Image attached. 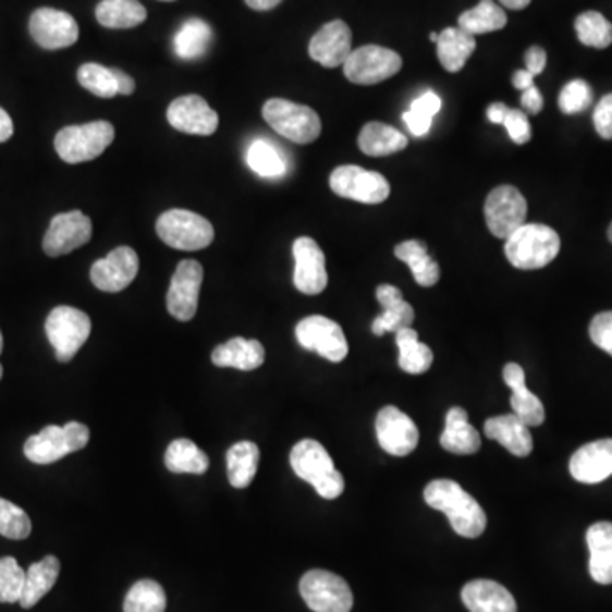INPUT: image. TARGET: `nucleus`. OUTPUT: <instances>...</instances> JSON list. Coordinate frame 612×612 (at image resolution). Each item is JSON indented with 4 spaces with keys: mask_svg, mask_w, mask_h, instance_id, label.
I'll return each mask as SVG.
<instances>
[{
    "mask_svg": "<svg viewBox=\"0 0 612 612\" xmlns=\"http://www.w3.org/2000/svg\"><path fill=\"white\" fill-rule=\"evenodd\" d=\"M29 33L45 50H62L77 44L78 39L77 21L69 12L51 8L33 12Z\"/></svg>",
    "mask_w": 612,
    "mask_h": 612,
    "instance_id": "18",
    "label": "nucleus"
},
{
    "mask_svg": "<svg viewBox=\"0 0 612 612\" xmlns=\"http://www.w3.org/2000/svg\"><path fill=\"white\" fill-rule=\"evenodd\" d=\"M441 97L432 90H427L412 102L407 113H403V121L407 124L412 135L426 136L429 133L432 118L441 111Z\"/></svg>",
    "mask_w": 612,
    "mask_h": 612,
    "instance_id": "42",
    "label": "nucleus"
},
{
    "mask_svg": "<svg viewBox=\"0 0 612 612\" xmlns=\"http://www.w3.org/2000/svg\"><path fill=\"white\" fill-rule=\"evenodd\" d=\"M163 2H172V0H163Z\"/></svg>",
    "mask_w": 612,
    "mask_h": 612,
    "instance_id": "62",
    "label": "nucleus"
},
{
    "mask_svg": "<svg viewBox=\"0 0 612 612\" xmlns=\"http://www.w3.org/2000/svg\"><path fill=\"white\" fill-rule=\"evenodd\" d=\"M608 236H609V241H611V244H612V223H611V227H609Z\"/></svg>",
    "mask_w": 612,
    "mask_h": 612,
    "instance_id": "61",
    "label": "nucleus"
},
{
    "mask_svg": "<svg viewBox=\"0 0 612 612\" xmlns=\"http://www.w3.org/2000/svg\"><path fill=\"white\" fill-rule=\"evenodd\" d=\"M527 203L514 186H499L487 196L485 221L497 238H509L526 223Z\"/></svg>",
    "mask_w": 612,
    "mask_h": 612,
    "instance_id": "13",
    "label": "nucleus"
},
{
    "mask_svg": "<svg viewBox=\"0 0 612 612\" xmlns=\"http://www.w3.org/2000/svg\"><path fill=\"white\" fill-rule=\"evenodd\" d=\"M438 33H430V41H432V44H438Z\"/></svg>",
    "mask_w": 612,
    "mask_h": 612,
    "instance_id": "60",
    "label": "nucleus"
},
{
    "mask_svg": "<svg viewBox=\"0 0 612 612\" xmlns=\"http://www.w3.org/2000/svg\"><path fill=\"white\" fill-rule=\"evenodd\" d=\"M395 256L407 264L415 283L424 287L434 286L441 278L439 264L427 253V245L420 241H407L396 245Z\"/></svg>",
    "mask_w": 612,
    "mask_h": 612,
    "instance_id": "32",
    "label": "nucleus"
},
{
    "mask_svg": "<svg viewBox=\"0 0 612 612\" xmlns=\"http://www.w3.org/2000/svg\"><path fill=\"white\" fill-rule=\"evenodd\" d=\"M266 123L293 144L308 145L322 133V121L308 106L286 99H269L262 108Z\"/></svg>",
    "mask_w": 612,
    "mask_h": 612,
    "instance_id": "6",
    "label": "nucleus"
},
{
    "mask_svg": "<svg viewBox=\"0 0 612 612\" xmlns=\"http://www.w3.org/2000/svg\"><path fill=\"white\" fill-rule=\"evenodd\" d=\"M499 2L504 8L512 9V11H523L527 5L531 4V0H499Z\"/></svg>",
    "mask_w": 612,
    "mask_h": 612,
    "instance_id": "58",
    "label": "nucleus"
},
{
    "mask_svg": "<svg viewBox=\"0 0 612 612\" xmlns=\"http://www.w3.org/2000/svg\"><path fill=\"white\" fill-rule=\"evenodd\" d=\"M140 268L138 254L132 247L114 248L113 253L94 262L90 281L97 290L106 293H120L135 281Z\"/></svg>",
    "mask_w": 612,
    "mask_h": 612,
    "instance_id": "16",
    "label": "nucleus"
},
{
    "mask_svg": "<svg viewBox=\"0 0 612 612\" xmlns=\"http://www.w3.org/2000/svg\"><path fill=\"white\" fill-rule=\"evenodd\" d=\"M521 105H523V111L526 114L535 117V114L541 113L544 101H542L538 87L533 86L531 89L524 90L523 97H521Z\"/></svg>",
    "mask_w": 612,
    "mask_h": 612,
    "instance_id": "52",
    "label": "nucleus"
},
{
    "mask_svg": "<svg viewBox=\"0 0 612 612\" xmlns=\"http://www.w3.org/2000/svg\"><path fill=\"white\" fill-rule=\"evenodd\" d=\"M211 360L218 368H235L241 371H254L260 368L266 360V350L259 341H248L244 338H235L218 345L211 354Z\"/></svg>",
    "mask_w": 612,
    "mask_h": 612,
    "instance_id": "26",
    "label": "nucleus"
},
{
    "mask_svg": "<svg viewBox=\"0 0 612 612\" xmlns=\"http://www.w3.org/2000/svg\"><path fill=\"white\" fill-rule=\"evenodd\" d=\"M512 86L516 87L517 90H527L531 89L535 86V75L531 72H527L526 69L524 71H517L512 77Z\"/></svg>",
    "mask_w": 612,
    "mask_h": 612,
    "instance_id": "54",
    "label": "nucleus"
},
{
    "mask_svg": "<svg viewBox=\"0 0 612 612\" xmlns=\"http://www.w3.org/2000/svg\"><path fill=\"white\" fill-rule=\"evenodd\" d=\"M78 84L94 96L111 99L118 96L114 69L99 65V63H84L77 72Z\"/></svg>",
    "mask_w": 612,
    "mask_h": 612,
    "instance_id": "43",
    "label": "nucleus"
},
{
    "mask_svg": "<svg viewBox=\"0 0 612 612\" xmlns=\"http://www.w3.org/2000/svg\"><path fill=\"white\" fill-rule=\"evenodd\" d=\"M441 446L453 454H475L481 446L480 434L468 423V414L462 407L450 408L446 427L442 430Z\"/></svg>",
    "mask_w": 612,
    "mask_h": 612,
    "instance_id": "28",
    "label": "nucleus"
},
{
    "mask_svg": "<svg viewBox=\"0 0 612 612\" xmlns=\"http://www.w3.org/2000/svg\"><path fill=\"white\" fill-rule=\"evenodd\" d=\"M311 60L326 66L338 69L344 66L345 60L353 53V33L344 21L338 20L327 23L318 29L308 47Z\"/></svg>",
    "mask_w": 612,
    "mask_h": 612,
    "instance_id": "21",
    "label": "nucleus"
},
{
    "mask_svg": "<svg viewBox=\"0 0 612 612\" xmlns=\"http://www.w3.org/2000/svg\"><path fill=\"white\" fill-rule=\"evenodd\" d=\"M402 57L390 48L366 45L357 48L345 60L344 74L357 86H375L399 74Z\"/></svg>",
    "mask_w": 612,
    "mask_h": 612,
    "instance_id": "10",
    "label": "nucleus"
},
{
    "mask_svg": "<svg viewBox=\"0 0 612 612\" xmlns=\"http://www.w3.org/2000/svg\"><path fill=\"white\" fill-rule=\"evenodd\" d=\"M114 142V126L108 121L65 126L54 136V150L66 163L89 162Z\"/></svg>",
    "mask_w": 612,
    "mask_h": 612,
    "instance_id": "4",
    "label": "nucleus"
},
{
    "mask_svg": "<svg viewBox=\"0 0 612 612\" xmlns=\"http://www.w3.org/2000/svg\"><path fill=\"white\" fill-rule=\"evenodd\" d=\"M360 151L369 157H387L407 148V136L390 124L371 121L365 124L357 138Z\"/></svg>",
    "mask_w": 612,
    "mask_h": 612,
    "instance_id": "30",
    "label": "nucleus"
},
{
    "mask_svg": "<svg viewBox=\"0 0 612 612\" xmlns=\"http://www.w3.org/2000/svg\"><path fill=\"white\" fill-rule=\"evenodd\" d=\"M290 463L296 477L310 484L322 499H338L344 492V477L320 442L314 439L299 441L291 450Z\"/></svg>",
    "mask_w": 612,
    "mask_h": 612,
    "instance_id": "2",
    "label": "nucleus"
},
{
    "mask_svg": "<svg viewBox=\"0 0 612 612\" xmlns=\"http://www.w3.org/2000/svg\"><path fill=\"white\" fill-rule=\"evenodd\" d=\"M60 560L57 556H47L41 562L33 563L26 572L23 597L20 604L24 609H32L38 604L59 580Z\"/></svg>",
    "mask_w": 612,
    "mask_h": 612,
    "instance_id": "31",
    "label": "nucleus"
},
{
    "mask_svg": "<svg viewBox=\"0 0 612 612\" xmlns=\"http://www.w3.org/2000/svg\"><path fill=\"white\" fill-rule=\"evenodd\" d=\"M504 381L512 390L511 405L514 415H517L527 427L541 426L547 419V412L541 400L527 390L524 369L516 363H509L504 368Z\"/></svg>",
    "mask_w": 612,
    "mask_h": 612,
    "instance_id": "23",
    "label": "nucleus"
},
{
    "mask_svg": "<svg viewBox=\"0 0 612 612\" xmlns=\"http://www.w3.org/2000/svg\"><path fill=\"white\" fill-rule=\"evenodd\" d=\"M505 26H507V14L493 0H481L477 8L463 12L457 20V27H462L463 32L472 36L499 32Z\"/></svg>",
    "mask_w": 612,
    "mask_h": 612,
    "instance_id": "38",
    "label": "nucleus"
},
{
    "mask_svg": "<svg viewBox=\"0 0 612 612\" xmlns=\"http://www.w3.org/2000/svg\"><path fill=\"white\" fill-rule=\"evenodd\" d=\"M213 32L210 24L203 20H189L181 26L174 36V51L179 59L198 60L210 48Z\"/></svg>",
    "mask_w": 612,
    "mask_h": 612,
    "instance_id": "36",
    "label": "nucleus"
},
{
    "mask_svg": "<svg viewBox=\"0 0 612 612\" xmlns=\"http://www.w3.org/2000/svg\"><path fill=\"white\" fill-rule=\"evenodd\" d=\"M203 280L205 271L198 260H183L175 269L167 291V310L179 322H189L198 311Z\"/></svg>",
    "mask_w": 612,
    "mask_h": 612,
    "instance_id": "14",
    "label": "nucleus"
},
{
    "mask_svg": "<svg viewBox=\"0 0 612 612\" xmlns=\"http://www.w3.org/2000/svg\"><path fill=\"white\" fill-rule=\"evenodd\" d=\"M89 427L81 423L48 426L32 436L24 444V454L35 465H51L69 454L77 453L89 444Z\"/></svg>",
    "mask_w": 612,
    "mask_h": 612,
    "instance_id": "5",
    "label": "nucleus"
},
{
    "mask_svg": "<svg viewBox=\"0 0 612 612\" xmlns=\"http://www.w3.org/2000/svg\"><path fill=\"white\" fill-rule=\"evenodd\" d=\"M157 235L163 244L178 250H203L210 247L215 229L205 217L187 210H169L157 220Z\"/></svg>",
    "mask_w": 612,
    "mask_h": 612,
    "instance_id": "8",
    "label": "nucleus"
},
{
    "mask_svg": "<svg viewBox=\"0 0 612 612\" xmlns=\"http://www.w3.org/2000/svg\"><path fill=\"white\" fill-rule=\"evenodd\" d=\"M245 2L254 11H271V9L278 8L283 0H245Z\"/></svg>",
    "mask_w": 612,
    "mask_h": 612,
    "instance_id": "57",
    "label": "nucleus"
},
{
    "mask_svg": "<svg viewBox=\"0 0 612 612\" xmlns=\"http://www.w3.org/2000/svg\"><path fill=\"white\" fill-rule=\"evenodd\" d=\"M26 572L12 556L0 559V602L14 604L23 597Z\"/></svg>",
    "mask_w": 612,
    "mask_h": 612,
    "instance_id": "45",
    "label": "nucleus"
},
{
    "mask_svg": "<svg viewBox=\"0 0 612 612\" xmlns=\"http://www.w3.org/2000/svg\"><path fill=\"white\" fill-rule=\"evenodd\" d=\"M167 121L172 128L186 135L210 136L220 124L217 111L196 94L181 96L167 109Z\"/></svg>",
    "mask_w": 612,
    "mask_h": 612,
    "instance_id": "17",
    "label": "nucleus"
},
{
    "mask_svg": "<svg viewBox=\"0 0 612 612\" xmlns=\"http://www.w3.org/2000/svg\"><path fill=\"white\" fill-rule=\"evenodd\" d=\"M547 51L542 50L541 47H531L524 54V62H526V71L531 72L533 75H539L544 72V66H547Z\"/></svg>",
    "mask_w": 612,
    "mask_h": 612,
    "instance_id": "51",
    "label": "nucleus"
},
{
    "mask_svg": "<svg viewBox=\"0 0 612 612\" xmlns=\"http://www.w3.org/2000/svg\"><path fill=\"white\" fill-rule=\"evenodd\" d=\"M114 77H117L118 94H121V96H130V94L135 93V81H133L126 72L114 69Z\"/></svg>",
    "mask_w": 612,
    "mask_h": 612,
    "instance_id": "53",
    "label": "nucleus"
},
{
    "mask_svg": "<svg viewBox=\"0 0 612 612\" xmlns=\"http://www.w3.org/2000/svg\"><path fill=\"white\" fill-rule=\"evenodd\" d=\"M303 601L314 612H351L354 596L347 582L327 570H310L299 580Z\"/></svg>",
    "mask_w": 612,
    "mask_h": 612,
    "instance_id": "9",
    "label": "nucleus"
},
{
    "mask_svg": "<svg viewBox=\"0 0 612 612\" xmlns=\"http://www.w3.org/2000/svg\"><path fill=\"white\" fill-rule=\"evenodd\" d=\"M570 473L580 484L593 485L612 475V439L582 446L570 460Z\"/></svg>",
    "mask_w": 612,
    "mask_h": 612,
    "instance_id": "22",
    "label": "nucleus"
},
{
    "mask_svg": "<svg viewBox=\"0 0 612 612\" xmlns=\"http://www.w3.org/2000/svg\"><path fill=\"white\" fill-rule=\"evenodd\" d=\"M462 601L469 612H517L514 596L504 586L485 578L468 582L463 587Z\"/></svg>",
    "mask_w": 612,
    "mask_h": 612,
    "instance_id": "24",
    "label": "nucleus"
},
{
    "mask_svg": "<svg viewBox=\"0 0 612 612\" xmlns=\"http://www.w3.org/2000/svg\"><path fill=\"white\" fill-rule=\"evenodd\" d=\"M295 256L296 290L303 295H320L329 284V274L326 268V254L310 236H299L293 244Z\"/></svg>",
    "mask_w": 612,
    "mask_h": 612,
    "instance_id": "19",
    "label": "nucleus"
},
{
    "mask_svg": "<svg viewBox=\"0 0 612 612\" xmlns=\"http://www.w3.org/2000/svg\"><path fill=\"white\" fill-rule=\"evenodd\" d=\"M593 126L604 140H612V94L602 97L593 111Z\"/></svg>",
    "mask_w": 612,
    "mask_h": 612,
    "instance_id": "50",
    "label": "nucleus"
},
{
    "mask_svg": "<svg viewBox=\"0 0 612 612\" xmlns=\"http://www.w3.org/2000/svg\"><path fill=\"white\" fill-rule=\"evenodd\" d=\"M93 238V221L82 211H69L53 217L44 238L48 257H62L84 247Z\"/></svg>",
    "mask_w": 612,
    "mask_h": 612,
    "instance_id": "15",
    "label": "nucleus"
},
{
    "mask_svg": "<svg viewBox=\"0 0 612 612\" xmlns=\"http://www.w3.org/2000/svg\"><path fill=\"white\" fill-rule=\"evenodd\" d=\"M575 32L582 45L604 50L612 45V24L602 16L601 12H582L575 21Z\"/></svg>",
    "mask_w": 612,
    "mask_h": 612,
    "instance_id": "40",
    "label": "nucleus"
},
{
    "mask_svg": "<svg viewBox=\"0 0 612 612\" xmlns=\"http://www.w3.org/2000/svg\"><path fill=\"white\" fill-rule=\"evenodd\" d=\"M32 519L23 509L9 500L0 499V535L21 541L32 535Z\"/></svg>",
    "mask_w": 612,
    "mask_h": 612,
    "instance_id": "46",
    "label": "nucleus"
},
{
    "mask_svg": "<svg viewBox=\"0 0 612 612\" xmlns=\"http://www.w3.org/2000/svg\"><path fill=\"white\" fill-rule=\"evenodd\" d=\"M166 466L178 475H205L210 457L189 439H175L167 448Z\"/></svg>",
    "mask_w": 612,
    "mask_h": 612,
    "instance_id": "35",
    "label": "nucleus"
},
{
    "mask_svg": "<svg viewBox=\"0 0 612 612\" xmlns=\"http://www.w3.org/2000/svg\"><path fill=\"white\" fill-rule=\"evenodd\" d=\"M504 126L514 144L526 145L527 142L531 140V123H529V118H527L523 109H509Z\"/></svg>",
    "mask_w": 612,
    "mask_h": 612,
    "instance_id": "48",
    "label": "nucleus"
},
{
    "mask_svg": "<svg viewBox=\"0 0 612 612\" xmlns=\"http://www.w3.org/2000/svg\"><path fill=\"white\" fill-rule=\"evenodd\" d=\"M438 59L451 74L463 71L473 51L477 50L475 36L463 32L462 27H446L439 33Z\"/></svg>",
    "mask_w": 612,
    "mask_h": 612,
    "instance_id": "29",
    "label": "nucleus"
},
{
    "mask_svg": "<svg viewBox=\"0 0 612 612\" xmlns=\"http://www.w3.org/2000/svg\"><path fill=\"white\" fill-rule=\"evenodd\" d=\"M589 333L593 344L612 356V311L596 315L590 322Z\"/></svg>",
    "mask_w": 612,
    "mask_h": 612,
    "instance_id": "49",
    "label": "nucleus"
},
{
    "mask_svg": "<svg viewBox=\"0 0 612 612\" xmlns=\"http://www.w3.org/2000/svg\"><path fill=\"white\" fill-rule=\"evenodd\" d=\"M45 330L57 359L60 363H71L89 339L93 323L89 315L74 306H57L48 315Z\"/></svg>",
    "mask_w": 612,
    "mask_h": 612,
    "instance_id": "7",
    "label": "nucleus"
},
{
    "mask_svg": "<svg viewBox=\"0 0 612 612\" xmlns=\"http://www.w3.org/2000/svg\"><path fill=\"white\" fill-rule=\"evenodd\" d=\"M414 320V308L405 299L400 298L383 305V314L372 320L371 330L375 335L381 338L388 332L396 333L400 330L408 329Z\"/></svg>",
    "mask_w": 612,
    "mask_h": 612,
    "instance_id": "44",
    "label": "nucleus"
},
{
    "mask_svg": "<svg viewBox=\"0 0 612 612\" xmlns=\"http://www.w3.org/2000/svg\"><path fill=\"white\" fill-rule=\"evenodd\" d=\"M424 499L429 507L446 514L456 535L468 539L480 538L484 535L487 514L457 481L446 478L430 481L424 490Z\"/></svg>",
    "mask_w": 612,
    "mask_h": 612,
    "instance_id": "1",
    "label": "nucleus"
},
{
    "mask_svg": "<svg viewBox=\"0 0 612 612\" xmlns=\"http://www.w3.org/2000/svg\"><path fill=\"white\" fill-rule=\"evenodd\" d=\"M2 347H4V339H2V332H0V354H2ZM2 375H4V369L0 365V380H2Z\"/></svg>",
    "mask_w": 612,
    "mask_h": 612,
    "instance_id": "59",
    "label": "nucleus"
},
{
    "mask_svg": "<svg viewBox=\"0 0 612 612\" xmlns=\"http://www.w3.org/2000/svg\"><path fill=\"white\" fill-rule=\"evenodd\" d=\"M330 189L341 198L363 205H380L390 196V183L380 172L366 171L363 167L341 166L330 174Z\"/></svg>",
    "mask_w": 612,
    "mask_h": 612,
    "instance_id": "11",
    "label": "nucleus"
},
{
    "mask_svg": "<svg viewBox=\"0 0 612 612\" xmlns=\"http://www.w3.org/2000/svg\"><path fill=\"white\" fill-rule=\"evenodd\" d=\"M167 597L159 582H136L124 597V612H166Z\"/></svg>",
    "mask_w": 612,
    "mask_h": 612,
    "instance_id": "39",
    "label": "nucleus"
},
{
    "mask_svg": "<svg viewBox=\"0 0 612 612\" xmlns=\"http://www.w3.org/2000/svg\"><path fill=\"white\" fill-rule=\"evenodd\" d=\"M96 17L97 23L109 29H130L147 20V9L138 0H101Z\"/></svg>",
    "mask_w": 612,
    "mask_h": 612,
    "instance_id": "33",
    "label": "nucleus"
},
{
    "mask_svg": "<svg viewBox=\"0 0 612 612\" xmlns=\"http://www.w3.org/2000/svg\"><path fill=\"white\" fill-rule=\"evenodd\" d=\"M377 436L380 446L392 456H407L419 444V429L414 420L393 405L378 412Z\"/></svg>",
    "mask_w": 612,
    "mask_h": 612,
    "instance_id": "20",
    "label": "nucleus"
},
{
    "mask_svg": "<svg viewBox=\"0 0 612 612\" xmlns=\"http://www.w3.org/2000/svg\"><path fill=\"white\" fill-rule=\"evenodd\" d=\"M485 436L500 442L509 453L526 457L533 451L531 430L514 414L499 415L485 423Z\"/></svg>",
    "mask_w": 612,
    "mask_h": 612,
    "instance_id": "25",
    "label": "nucleus"
},
{
    "mask_svg": "<svg viewBox=\"0 0 612 612\" xmlns=\"http://www.w3.org/2000/svg\"><path fill=\"white\" fill-rule=\"evenodd\" d=\"M259 448L254 442L241 441L230 448L227 453V468L233 489H247L248 485L253 484L259 468Z\"/></svg>",
    "mask_w": 612,
    "mask_h": 612,
    "instance_id": "34",
    "label": "nucleus"
},
{
    "mask_svg": "<svg viewBox=\"0 0 612 612\" xmlns=\"http://www.w3.org/2000/svg\"><path fill=\"white\" fill-rule=\"evenodd\" d=\"M296 339L303 350L314 351L330 363H342L350 353L342 327L322 315L303 318L296 326Z\"/></svg>",
    "mask_w": 612,
    "mask_h": 612,
    "instance_id": "12",
    "label": "nucleus"
},
{
    "mask_svg": "<svg viewBox=\"0 0 612 612\" xmlns=\"http://www.w3.org/2000/svg\"><path fill=\"white\" fill-rule=\"evenodd\" d=\"M592 89L589 84L582 78H575L563 87L559 96V106L562 113L577 114L586 111L592 105Z\"/></svg>",
    "mask_w": 612,
    "mask_h": 612,
    "instance_id": "47",
    "label": "nucleus"
},
{
    "mask_svg": "<svg viewBox=\"0 0 612 612\" xmlns=\"http://www.w3.org/2000/svg\"><path fill=\"white\" fill-rule=\"evenodd\" d=\"M587 547L590 551V577L601 584H612V523L592 524L587 531Z\"/></svg>",
    "mask_w": 612,
    "mask_h": 612,
    "instance_id": "27",
    "label": "nucleus"
},
{
    "mask_svg": "<svg viewBox=\"0 0 612 612\" xmlns=\"http://www.w3.org/2000/svg\"><path fill=\"white\" fill-rule=\"evenodd\" d=\"M247 163L260 178H281L286 172L283 157L268 140H256L250 144L247 150Z\"/></svg>",
    "mask_w": 612,
    "mask_h": 612,
    "instance_id": "41",
    "label": "nucleus"
},
{
    "mask_svg": "<svg viewBox=\"0 0 612 612\" xmlns=\"http://www.w3.org/2000/svg\"><path fill=\"white\" fill-rule=\"evenodd\" d=\"M396 345H399V366L408 375H423L429 371L434 360V354L429 345L419 341V335L414 329H403L395 333Z\"/></svg>",
    "mask_w": 612,
    "mask_h": 612,
    "instance_id": "37",
    "label": "nucleus"
},
{
    "mask_svg": "<svg viewBox=\"0 0 612 612\" xmlns=\"http://www.w3.org/2000/svg\"><path fill=\"white\" fill-rule=\"evenodd\" d=\"M560 248L562 242L559 233L539 223H524L505 238V256L521 271L544 268L559 256Z\"/></svg>",
    "mask_w": 612,
    "mask_h": 612,
    "instance_id": "3",
    "label": "nucleus"
},
{
    "mask_svg": "<svg viewBox=\"0 0 612 612\" xmlns=\"http://www.w3.org/2000/svg\"><path fill=\"white\" fill-rule=\"evenodd\" d=\"M12 135H14V123H12L8 111L0 108V144L11 140Z\"/></svg>",
    "mask_w": 612,
    "mask_h": 612,
    "instance_id": "55",
    "label": "nucleus"
},
{
    "mask_svg": "<svg viewBox=\"0 0 612 612\" xmlns=\"http://www.w3.org/2000/svg\"><path fill=\"white\" fill-rule=\"evenodd\" d=\"M509 106H505L504 102H493V105L489 106L487 109V117L492 123L495 124H504L505 117L509 113Z\"/></svg>",
    "mask_w": 612,
    "mask_h": 612,
    "instance_id": "56",
    "label": "nucleus"
}]
</instances>
